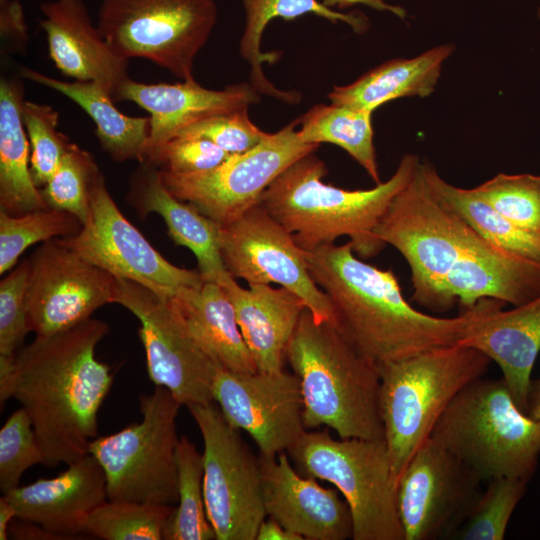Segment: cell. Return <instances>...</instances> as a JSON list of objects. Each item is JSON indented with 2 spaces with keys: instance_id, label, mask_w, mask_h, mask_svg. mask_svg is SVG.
I'll return each mask as SVG.
<instances>
[{
  "instance_id": "27",
  "label": "cell",
  "mask_w": 540,
  "mask_h": 540,
  "mask_svg": "<svg viewBox=\"0 0 540 540\" xmlns=\"http://www.w3.org/2000/svg\"><path fill=\"white\" fill-rule=\"evenodd\" d=\"M200 348L220 367L234 372L257 368L223 287L207 282L166 296Z\"/></svg>"
},
{
  "instance_id": "31",
  "label": "cell",
  "mask_w": 540,
  "mask_h": 540,
  "mask_svg": "<svg viewBox=\"0 0 540 540\" xmlns=\"http://www.w3.org/2000/svg\"><path fill=\"white\" fill-rule=\"evenodd\" d=\"M243 7L245 24L240 39L239 53L250 65V84L258 93L288 104L300 102L301 94L275 87L267 79L262 68L263 62L270 60V55L261 52V40L271 20L277 17L294 20L311 13L332 23H346L356 33L361 34L368 29V20L364 15L337 12L318 0H243Z\"/></svg>"
},
{
  "instance_id": "51",
  "label": "cell",
  "mask_w": 540,
  "mask_h": 540,
  "mask_svg": "<svg viewBox=\"0 0 540 540\" xmlns=\"http://www.w3.org/2000/svg\"><path fill=\"white\" fill-rule=\"evenodd\" d=\"M527 415L535 419H540V379L531 381Z\"/></svg>"
},
{
  "instance_id": "6",
  "label": "cell",
  "mask_w": 540,
  "mask_h": 540,
  "mask_svg": "<svg viewBox=\"0 0 540 540\" xmlns=\"http://www.w3.org/2000/svg\"><path fill=\"white\" fill-rule=\"evenodd\" d=\"M491 362L476 348L454 344L379 369L380 413L396 486L453 398L483 377Z\"/></svg>"
},
{
  "instance_id": "18",
  "label": "cell",
  "mask_w": 540,
  "mask_h": 540,
  "mask_svg": "<svg viewBox=\"0 0 540 540\" xmlns=\"http://www.w3.org/2000/svg\"><path fill=\"white\" fill-rule=\"evenodd\" d=\"M212 398L233 427L250 435L262 457L287 451L305 432L300 381L284 369L234 372L218 366Z\"/></svg>"
},
{
  "instance_id": "17",
  "label": "cell",
  "mask_w": 540,
  "mask_h": 540,
  "mask_svg": "<svg viewBox=\"0 0 540 540\" xmlns=\"http://www.w3.org/2000/svg\"><path fill=\"white\" fill-rule=\"evenodd\" d=\"M28 260L27 316L36 336L70 329L112 303L116 278L56 239L43 242Z\"/></svg>"
},
{
  "instance_id": "28",
  "label": "cell",
  "mask_w": 540,
  "mask_h": 540,
  "mask_svg": "<svg viewBox=\"0 0 540 540\" xmlns=\"http://www.w3.org/2000/svg\"><path fill=\"white\" fill-rule=\"evenodd\" d=\"M454 50L453 44H442L412 58L388 60L348 85L333 87L328 98L333 104L373 113L401 97L429 96Z\"/></svg>"
},
{
  "instance_id": "25",
  "label": "cell",
  "mask_w": 540,
  "mask_h": 540,
  "mask_svg": "<svg viewBox=\"0 0 540 540\" xmlns=\"http://www.w3.org/2000/svg\"><path fill=\"white\" fill-rule=\"evenodd\" d=\"M220 285L234 306L257 371L283 370L287 345L306 308L303 301L281 286L254 284L243 288L232 275Z\"/></svg>"
},
{
  "instance_id": "23",
  "label": "cell",
  "mask_w": 540,
  "mask_h": 540,
  "mask_svg": "<svg viewBox=\"0 0 540 540\" xmlns=\"http://www.w3.org/2000/svg\"><path fill=\"white\" fill-rule=\"evenodd\" d=\"M49 56L75 81L95 82L112 97L128 79L129 60L117 55L94 26L84 0H52L40 5Z\"/></svg>"
},
{
  "instance_id": "46",
  "label": "cell",
  "mask_w": 540,
  "mask_h": 540,
  "mask_svg": "<svg viewBox=\"0 0 540 540\" xmlns=\"http://www.w3.org/2000/svg\"><path fill=\"white\" fill-rule=\"evenodd\" d=\"M321 2L329 8L337 7L339 9L362 4L378 11L390 12L401 19H404L407 14L402 7L388 4L385 0H322Z\"/></svg>"
},
{
  "instance_id": "40",
  "label": "cell",
  "mask_w": 540,
  "mask_h": 540,
  "mask_svg": "<svg viewBox=\"0 0 540 540\" xmlns=\"http://www.w3.org/2000/svg\"><path fill=\"white\" fill-rule=\"evenodd\" d=\"M22 119L30 144V170L37 187H43L58 168L71 141L57 130L59 114L51 106L24 101Z\"/></svg>"
},
{
  "instance_id": "2",
  "label": "cell",
  "mask_w": 540,
  "mask_h": 540,
  "mask_svg": "<svg viewBox=\"0 0 540 540\" xmlns=\"http://www.w3.org/2000/svg\"><path fill=\"white\" fill-rule=\"evenodd\" d=\"M107 323L89 318L49 336H36L14 356L13 397L28 413L43 465L72 464L98 435V411L114 376L95 356Z\"/></svg>"
},
{
  "instance_id": "8",
  "label": "cell",
  "mask_w": 540,
  "mask_h": 540,
  "mask_svg": "<svg viewBox=\"0 0 540 540\" xmlns=\"http://www.w3.org/2000/svg\"><path fill=\"white\" fill-rule=\"evenodd\" d=\"M142 420L95 438L88 452L102 467L107 499L175 506L176 419L182 404L163 386L140 394Z\"/></svg>"
},
{
  "instance_id": "21",
  "label": "cell",
  "mask_w": 540,
  "mask_h": 540,
  "mask_svg": "<svg viewBox=\"0 0 540 540\" xmlns=\"http://www.w3.org/2000/svg\"><path fill=\"white\" fill-rule=\"evenodd\" d=\"M540 296V264L497 247L478 234L443 279L439 311H462L484 298L519 306Z\"/></svg>"
},
{
  "instance_id": "11",
  "label": "cell",
  "mask_w": 540,
  "mask_h": 540,
  "mask_svg": "<svg viewBox=\"0 0 540 540\" xmlns=\"http://www.w3.org/2000/svg\"><path fill=\"white\" fill-rule=\"evenodd\" d=\"M187 409L203 439V495L216 540H256L267 516L259 457L214 401Z\"/></svg>"
},
{
  "instance_id": "10",
  "label": "cell",
  "mask_w": 540,
  "mask_h": 540,
  "mask_svg": "<svg viewBox=\"0 0 540 540\" xmlns=\"http://www.w3.org/2000/svg\"><path fill=\"white\" fill-rule=\"evenodd\" d=\"M214 0H102L97 27L122 58H144L182 81L217 21Z\"/></svg>"
},
{
  "instance_id": "48",
  "label": "cell",
  "mask_w": 540,
  "mask_h": 540,
  "mask_svg": "<svg viewBox=\"0 0 540 540\" xmlns=\"http://www.w3.org/2000/svg\"><path fill=\"white\" fill-rule=\"evenodd\" d=\"M19 523L12 524L9 532L15 539L21 540H55L59 539L56 535L45 530L38 524L19 520Z\"/></svg>"
},
{
  "instance_id": "7",
  "label": "cell",
  "mask_w": 540,
  "mask_h": 540,
  "mask_svg": "<svg viewBox=\"0 0 540 540\" xmlns=\"http://www.w3.org/2000/svg\"><path fill=\"white\" fill-rule=\"evenodd\" d=\"M297 471L335 486L351 510L353 540H404L385 440L304 432L286 451Z\"/></svg>"
},
{
  "instance_id": "9",
  "label": "cell",
  "mask_w": 540,
  "mask_h": 540,
  "mask_svg": "<svg viewBox=\"0 0 540 540\" xmlns=\"http://www.w3.org/2000/svg\"><path fill=\"white\" fill-rule=\"evenodd\" d=\"M411 270V299L439 311V289L451 267L477 233L430 188L422 161L409 183L393 198L374 229Z\"/></svg>"
},
{
  "instance_id": "35",
  "label": "cell",
  "mask_w": 540,
  "mask_h": 540,
  "mask_svg": "<svg viewBox=\"0 0 540 540\" xmlns=\"http://www.w3.org/2000/svg\"><path fill=\"white\" fill-rule=\"evenodd\" d=\"M173 506L110 501L87 517L82 533L104 540H160Z\"/></svg>"
},
{
  "instance_id": "52",
  "label": "cell",
  "mask_w": 540,
  "mask_h": 540,
  "mask_svg": "<svg viewBox=\"0 0 540 540\" xmlns=\"http://www.w3.org/2000/svg\"><path fill=\"white\" fill-rule=\"evenodd\" d=\"M537 16H538V18H540V6H539V8L537 10Z\"/></svg>"
},
{
  "instance_id": "15",
  "label": "cell",
  "mask_w": 540,
  "mask_h": 540,
  "mask_svg": "<svg viewBox=\"0 0 540 540\" xmlns=\"http://www.w3.org/2000/svg\"><path fill=\"white\" fill-rule=\"evenodd\" d=\"M220 250L229 273L248 285L275 283L297 295L318 322H334L327 294L313 280L305 251L260 204L221 227Z\"/></svg>"
},
{
  "instance_id": "50",
  "label": "cell",
  "mask_w": 540,
  "mask_h": 540,
  "mask_svg": "<svg viewBox=\"0 0 540 540\" xmlns=\"http://www.w3.org/2000/svg\"><path fill=\"white\" fill-rule=\"evenodd\" d=\"M16 518L12 505L2 495L0 497V540H6L9 534V524Z\"/></svg>"
},
{
  "instance_id": "49",
  "label": "cell",
  "mask_w": 540,
  "mask_h": 540,
  "mask_svg": "<svg viewBox=\"0 0 540 540\" xmlns=\"http://www.w3.org/2000/svg\"><path fill=\"white\" fill-rule=\"evenodd\" d=\"M256 540H303L299 535L289 531L274 519L264 520L256 535Z\"/></svg>"
},
{
  "instance_id": "43",
  "label": "cell",
  "mask_w": 540,
  "mask_h": 540,
  "mask_svg": "<svg viewBox=\"0 0 540 540\" xmlns=\"http://www.w3.org/2000/svg\"><path fill=\"white\" fill-rule=\"evenodd\" d=\"M29 271L26 259L0 282V355L16 354L31 331L27 316Z\"/></svg>"
},
{
  "instance_id": "13",
  "label": "cell",
  "mask_w": 540,
  "mask_h": 540,
  "mask_svg": "<svg viewBox=\"0 0 540 540\" xmlns=\"http://www.w3.org/2000/svg\"><path fill=\"white\" fill-rule=\"evenodd\" d=\"M112 303L139 320L147 372L155 386L167 388L186 407L213 401L212 382L218 365L200 348L167 297L116 278Z\"/></svg>"
},
{
  "instance_id": "3",
  "label": "cell",
  "mask_w": 540,
  "mask_h": 540,
  "mask_svg": "<svg viewBox=\"0 0 540 540\" xmlns=\"http://www.w3.org/2000/svg\"><path fill=\"white\" fill-rule=\"evenodd\" d=\"M415 154H405L393 175L371 189L347 190L325 184L324 161L309 153L284 170L263 192L259 204L304 251L350 238L353 251L363 259L386 245L374 229L393 198L409 183L420 166Z\"/></svg>"
},
{
  "instance_id": "29",
  "label": "cell",
  "mask_w": 540,
  "mask_h": 540,
  "mask_svg": "<svg viewBox=\"0 0 540 540\" xmlns=\"http://www.w3.org/2000/svg\"><path fill=\"white\" fill-rule=\"evenodd\" d=\"M24 87L0 79V209L11 215L49 208L30 170V144L22 119Z\"/></svg>"
},
{
  "instance_id": "5",
  "label": "cell",
  "mask_w": 540,
  "mask_h": 540,
  "mask_svg": "<svg viewBox=\"0 0 540 540\" xmlns=\"http://www.w3.org/2000/svg\"><path fill=\"white\" fill-rule=\"evenodd\" d=\"M482 481H527L540 457V419L522 412L505 381L478 378L450 402L430 436Z\"/></svg>"
},
{
  "instance_id": "41",
  "label": "cell",
  "mask_w": 540,
  "mask_h": 540,
  "mask_svg": "<svg viewBox=\"0 0 540 540\" xmlns=\"http://www.w3.org/2000/svg\"><path fill=\"white\" fill-rule=\"evenodd\" d=\"M44 456L32 421L23 407L14 411L0 430V490L3 495L19 487L30 467L43 464Z\"/></svg>"
},
{
  "instance_id": "19",
  "label": "cell",
  "mask_w": 540,
  "mask_h": 540,
  "mask_svg": "<svg viewBox=\"0 0 540 540\" xmlns=\"http://www.w3.org/2000/svg\"><path fill=\"white\" fill-rule=\"evenodd\" d=\"M259 460L263 502L270 518L303 540L353 538L351 510L337 489L300 474L286 451L274 458L259 456Z\"/></svg>"
},
{
  "instance_id": "22",
  "label": "cell",
  "mask_w": 540,
  "mask_h": 540,
  "mask_svg": "<svg viewBox=\"0 0 540 540\" xmlns=\"http://www.w3.org/2000/svg\"><path fill=\"white\" fill-rule=\"evenodd\" d=\"M3 496L17 520L38 524L59 539L82 533L89 514L108 500L104 471L90 453L56 477L38 479Z\"/></svg>"
},
{
  "instance_id": "34",
  "label": "cell",
  "mask_w": 540,
  "mask_h": 540,
  "mask_svg": "<svg viewBox=\"0 0 540 540\" xmlns=\"http://www.w3.org/2000/svg\"><path fill=\"white\" fill-rule=\"evenodd\" d=\"M178 502L167 518L164 540H212L215 531L210 524L203 495V455L185 436L176 451Z\"/></svg>"
},
{
  "instance_id": "38",
  "label": "cell",
  "mask_w": 540,
  "mask_h": 540,
  "mask_svg": "<svg viewBox=\"0 0 540 540\" xmlns=\"http://www.w3.org/2000/svg\"><path fill=\"white\" fill-rule=\"evenodd\" d=\"M527 480L499 477L488 481L453 535L459 540H503L510 518L526 491Z\"/></svg>"
},
{
  "instance_id": "1",
  "label": "cell",
  "mask_w": 540,
  "mask_h": 540,
  "mask_svg": "<svg viewBox=\"0 0 540 540\" xmlns=\"http://www.w3.org/2000/svg\"><path fill=\"white\" fill-rule=\"evenodd\" d=\"M309 272L334 308L333 324L378 370L417 354L460 343L504 302L484 298L452 318L415 309L391 269L355 256L350 242L305 251Z\"/></svg>"
},
{
  "instance_id": "33",
  "label": "cell",
  "mask_w": 540,
  "mask_h": 540,
  "mask_svg": "<svg viewBox=\"0 0 540 540\" xmlns=\"http://www.w3.org/2000/svg\"><path fill=\"white\" fill-rule=\"evenodd\" d=\"M298 135L303 142L331 143L345 150L371 179L381 183L376 151L372 112L351 107L318 104L298 119Z\"/></svg>"
},
{
  "instance_id": "24",
  "label": "cell",
  "mask_w": 540,
  "mask_h": 540,
  "mask_svg": "<svg viewBox=\"0 0 540 540\" xmlns=\"http://www.w3.org/2000/svg\"><path fill=\"white\" fill-rule=\"evenodd\" d=\"M131 176L127 200L139 216L159 214L175 244L192 251L204 281L222 284L231 274L220 250L221 226L189 202L175 197L159 167L140 162Z\"/></svg>"
},
{
  "instance_id": "26",
  "label": "cell",
  "mask_w": 540,
  "mask_h": 540,
  "mask_svg": "<svg viewBox=\"0 0 540 540\" xmlns=\"http://www.w3.org/2000/svg\"><path fill=\"white\" fill-rule=\"evenodd\" d=\"M496 362L518 408L527 414L531 373L540 352V296L512 310H497L460 343Z\"/></svg>"
},
{
  "instance_id": "37",
  "label": "cell",
  "mask_w": 540,
  "mask_h": 540,
  "mask_svg": "<svg viewBox=\"0 0 540 540\" xmlns=\"http://www.w3.org/2000/svg\"><path fill=\"white\" fill-rule=\"evenodd\" d=\"M101 174L93 155L71 142L41 192L49 208L74 215L83 226L89 218L93 188Z\"/></svg>"
},
{
  "instance_id": "32",
  "label": "cell",
  "mask_w": 540,
  "mask_h": 540,
  "mask_svg": "<svg viewBox=\"0 0 540 540\" xmlns=\"http://www.w3.org/2000/svg\"><path fill=\"white\" fill-rule=\"evenodd\" d=\"M422 170L432 191L480 237L510 253L540 264V231L522 228L498 213L474 188L448 183L428 161Z\"/></svg>"
},
{
  "instance_id": "45",
  "label": "cell",
  "mask_w": 540,
  "mask_h": 540,
  "mask_svg": "<svg viewBox=\"0 0 540 540\" xmlns=\"http://www.w3.org/2000/svg\"><path fill=\"white\" fill-rule=\"evenodd\" d=\"M1 35L18 51H24L28 37L21 5L18 2L2 1L0 16Z\"/></svg>"
},
{
  "instance_id": "4",
  "label": "cell",
  "mask_w": 540,
  "mask_h": 540,
  "mask_svg": "<svg viewBox=\"0 0 540 540\" xmlns=\"http://www.w3.org/2000/svg\"><path fill=\"white\" fill-rule=\"evenodd\" d=\"M286 361L300 381L305 428L326 426L339 438L384 440L380 373L328 321L302 312Z\"/></svg>"
},
{
  "instance_id": "44",
  "label": "cell",
  "mask_w": 540,
  "mask_h": 540,
  "mask_svg": "<svg viewBox=\"0 0 540 540\" xmlns=\"http://www.w3.org/2000/svg\"><path fill=\"white\" fill-rule=\"evenodd\" d=\"M230 154L202 138H174L164 144L146 163L175 174L196 173L213 169Z\"/></svg>"
},
{
  "instance_id": "14",
  "label": "cell",
  "mask_w": 540,
  "mask_h": 540,
  "mask_svg": "<svg viewBox=\"0 0 540 540\" xmlns=\"http://www.w3.org/2000/svg\"><path fill=\"white\" fill-rule=\"evenodd\" d=\"M117 279L139 283L166 297L204 283L200 272L166 260L122 214L101 174L94 185L90 215L81 230L56 239Z\"/></svg>"
},
{
  "instance_id": "36",
  "label": "cell",
  "mask_w": 540,
  "mask_h": 540,
  "mask_svg": "<svg viewBox=\"0 0 540 540\" xmlns=\"http://www.w3.org/2000/svg\"><path fill=\"white\" fill-rule=\"evenodd\" d=\"M81 228L77 217L53 208L20 215L0 209V273L11 269L28 247L55 237L74 235Z\"/></svg>"
},
{
  "instance_id": "16",
  "label": "cell",
  "mask_w": 540,
  "mask_h": 540,
  "mask_svg": "<svg viewBox=\"0 0 540 540\" xmlns=\"http://www.w3.org/2000/svg\"><path fill=\"white\" fill-rule=\"evenodd\" d=\"M482 480L429 437L398 479L396 503L404 540L453 535L480 494Z\"/></svg>"
},
{
  "instance_id": "47",
  "label": "cell",
  "mask_w": 540,
  "mask_h": 540,
  "mask_svg": "<svg viewBox=\"0 0 540 540\" xmlns=\"http://www.w3.org/2000/svg\"><path fill=\"white\" fill-rule=\"evenodd\" d=\"M14 355H0V404H3L13 397L15 363Z\"/></svg>"
},
{
  "instance_id": "30",
  "label": "cell",
  "mask_w": 540,
  "mask_h": 540,
  "mask_svg": "<svg viewBox=\"0 0 540 540\" xmlns=\"http://www.w3.org/2000/svg\"><path fill=\"white\" fill-rule=\"evenodd\" d=\"M20 77L53 89L80 106L94 121L101 148L115 162L143 160L150 133V116L121 113L112 96L95 82H67L23 67Z\"/></svg>"
},
{
  "instance_id": "39",
  "label": "cell",
  "mask_w": 540,
  "mask_h": 540,
  "mask_svg": "<svg viewBox=\"0 0 540 540\" xmlns=\"http://www.w3.org/2000/svg\"><path fill=\"white\" fill-rule=\"evenodd\" d=\"M474 190L514 224L540 231V175L499 173Z\"/></svg>"
},
{
  "instance_id": "12",
  "label": "cell",
  "mask_w": 540,
  "mask_h": 540,
  "mask_svg": "<svg viewBox=\"0 0 540 540\" xmlns=\"http://www.w3.org/2000/svg\"><path fill=\"white\" fill-rule=\"evenodd\" d=\"M298 120L268 135L247 152L230 155L217 167L196 173L161 170L163 182L178 199L225 227L259 204L268 186L290 165L314 153L319 144L303 142Z\"/></svg>"
},
{
  "instance_id": "42",
  "label": "cell",
  "mask_w": 540,
  "mask_h": 540,
  "mask_svg": "<svg viewBox=\"0 0 540 540\" xmlns=\"http://www.w3.org/2000/svg\"><path fill=\"white\" fill-rule=\"evenodd\" d=\"M267 135L250 120L248 108H244L199 120L180 130L174 138L206 139L233 155L249 151Z\"/></svg>"
},
{
  "instance_id": "20",
  "label": "cell",
  "mask_w": 540,
  "mask_h": 540,
  "mask_svg": "<svg viewBox=\"0 0 540 540\" xmlns=\"http://www.w3.org/2000/svg\"><path fill=\"white\" fill-rule=\"evenodd\" d=\"M112 98L115 102H134L150 114V133L141 162L148 161L190 124L249 108L260 100L250 83L213 90L201 86L195 79L175 84H146L130 78L120 85Z\"/></svg>"
}]
</instances>
